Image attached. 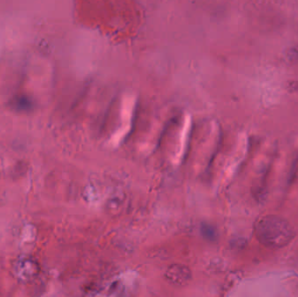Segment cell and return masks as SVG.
Here are the masks:
<instances>
[{
    "label": "cell",
    "mask_w": 298,
    "mask_h": 297,
    "mask_svg": "<svg viewBox=\"0 0 298 297\" xmlns=\"http://www.w3.org/2000/svg\"><path fill=\"white\" fill-rule=\"evenodd\" d=\"M258 239L263 245L271 247H281L290 243L293 230L288 222L276 216H266L261 219L257 227Z\"/></svg>",
    "instance_id": "6da1fadb"
}]
</instances>
